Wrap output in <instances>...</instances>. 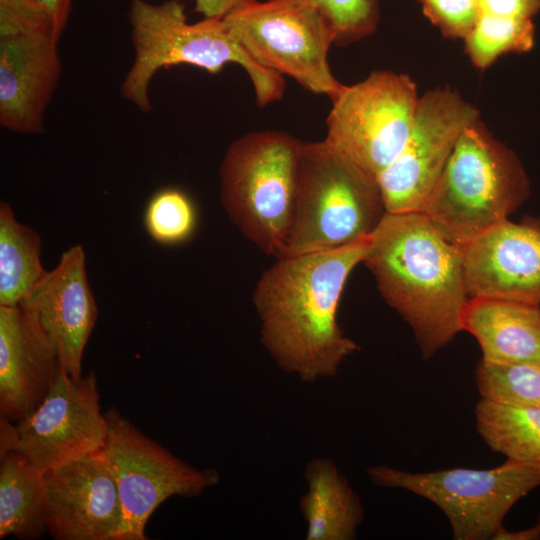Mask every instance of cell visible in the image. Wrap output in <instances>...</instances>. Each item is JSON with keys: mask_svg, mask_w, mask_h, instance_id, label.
I'll list each match as a JSON object with an SVG mask.
<instances>
[{"mask_svg": "<svg viewBox=\"0 0 540 540\" xmlns=\"http://www.w3.org/2000/svg\"><path fill=\"white\" fill-rule=\"evenodd\" d=\"M304 142L283 131L248 132L227 148L220 201L232 223L266 255L283 257L295 217Z\"/></svg>", "mask_w": 540, "mask_h": 540, "instance_id": "cell-5", "label": "cell"}, {"mask_svg": "<svg viewBox=\"0 0 540 540\" xmlns=\"http://www.w3.org/2000/svg\"><path fill=\"white\" fill-rule=\"evenodd\" d=\"M536 524L540 527V517H539L538 522Z\"/></svg>", "mask_w": 540, "mask_h": 540, "instance_id": "cell-31", "label": "cell"}, {"mask_svg": "<svg viewBox=\"0 0 540 540\" xmlns=\"http://www.w3.org/2000/svg\"><path fill=\"white\" fill-rule=\"evenodd\" d=\"M423 14L447 38L464 39L479 12L478 0H419Z\"/></svg>", "mask_w": 540, "mask_h": 540, "instance_id": "cell-27", "label": "cell"}, {"mask_svg": "<svg viewBox=\"0 0 540 540\" xmlns=\"http://www.w3.org/2000/svg\"><path fill=\"white\" fill-rule=\"evenodd\" d=\"M481 12L529 19L540 13V0H478Z\"/></svg>", "mask_w": 540, "mask_h": 540, "instance_id": "cell-28", "label": "cell"}, {"mask_svg": "<svg viewBox=\"0 0 540 540\" xmlns=\"http://www.w3.org/2000/svg\"><path fill=\"white\" fill-rule=\"evenodd\" d=\"M530 194L517 155L478 119L461 133L421 212L462 246L508 219Z\"/></svg>", "mask_w": 540, "mask_h": 540, "instance_id": "cell-4", "label": "cell"}, {"mask_svg": "<svg viewBox=\"0 0 540 540\" xmlns=\"http://www.w3.org/2000/svg\"><path fill=\"white\" fill-rule=\"evenodd\" d=\"M52 20L33 0H0V124L25 135L44 131L62 75Z\"/></svg>", "mask_w": 540, "mask_h": 540, "instance_id": "cell-9", "label": "cell"}, {"mask_svg": "<svg viewBox=\"0 0 540 540\" xmlns=\"http://www.w3.org/2000/svg\"><path fill=\"white\" fill-rule=\"evenodd\" d=\"M470 297L540 305V221L508 219L460 246Z\"/></svg>", "mask_w": 540, "mask_h": 540, "instance_id": "cell-16", "label": "cell"}, {"mask_svg": "<svg viewBox=\"0 0 540 540\" xmlns=\"http://www.w3.org/2000/svg\"><path fill=\"white\" fill-rule=\"evenodd\" d=\"M106 437L95 373L75 380L61 368L32 413L15 425L1 416L0 455L14 451L45 473L99 451Z\"/></svg>", "mask_w": 540, "mask_h": 540, "instance_id": "cell-12", "label": "cell"}, {"mask_svg": "<svg viewBox=\"0 0 540 540\" xmlns=\"http://www.w3.org/2000/svg\"><path fill=\"white\" fill-rule=\"evenodd\" d=\"M0 459V537L40 538L47 531L44 472L14 451Z\"/></svg>", "mask_w": 540, "mask_h": 540, "instance_id": "cell-20", "label": "cell"}, {"mask_svg": "<svg viewBox=\"0 0 540 540\" xmlns=\"http://www.w3.org/2000/svg\"><path fill=\"white\" fill-rule=\"evenodd\" d=\"M107 437L99 453L115 478L122 506L118 540H144L146 524L173 496L196 497L217 485L219 473L184 462L141 432L116 409L105 413Z\"/></svg>", "mask_w": 540, "mask_h": 540, "instance_id": "cell-10", "label": "cell"}, {"mask_svg": "<svg viewBox=\"0 0 540 540\" xmlns=\"http://www.w3.org/2000/svg\"><path fill=\"white\" fill-rule=\"evenodd\" d=\"M231 36L263 68L334 99L344 87L328 62L333 30L314 0H249L222 18Z\"/></svg>", "mask_w": 540, "mask_h": 540, "instance_id": "cell-7", "label": "cell"}, {"mask_svg": "<svg viewBox=\"0 0 540 540\" xmlns=\"http://www.w3.org/2000/svg\"><path fill=\"white\" fill-rule=\"evenodd\" d=\"M194 10L204 18L222 19L249 0H193Z\"/></svg>", "mask_w": 540, "mask_h": 540, "instance_id": "cell-30", "label": "cell"}, {"mask_svg": "<svg viewBox=\"0 0 540 540\" xmlns=\"http://www.w3.org/2000/svg\"><path fill=\"white\" fill-rule=\"evenodd\" d=\"M55 349L20 306H0V411L20 421L44 400L60 373Z\"/></svg>", "mask_w": 540, "mask_h": 540, "instance_id": "cell-17", "label": "cell"}, {"mask_svg": "<svg viewBox=\"0 0 540 540\" xmlns=\"http://www.w3.org/2000/svg\"><path fill=\"white\" fill-rule=\"evenodd\" d=\"M128 20L134 60L121 84V95L140 111L152 110L149 89L154 75L179 64L212 74L227 63L239 64L252 83L259 107L282 99L283 76L257 64L231 36L223 19L189 23L179 0H130Z\"/></svg>", "mask_w": 540, "mask_h": 540, "instance_id": "cell-3", "label": "cell"}, {"mask_svg": "<svg viewBox=\"0 0 540 540\" xmlns=\"http://www.w3.org/2000/svg\"><path fill=\"white\" fill-rule=\"evenodd\" d=\"M418 99L408 75L374 71L331 100L325 140L378 178L404 148Z\"/></svg>", "mask_w": 540, "mask_h": 540, "instance_id": "cell-11", "label": "cell"}, {"mask_svg": "<svg viewBox=\"0 0 540 540\" xmlns=\"http://www.w3.org/2000/svg\"><path fill=\"white\" fill-rule=\"evenodd\" d=\"M475 418L491 450L540 468V408L480 398Z\"/></svg>", "mask_w": 540, "mask_h": 540, "instance_id": "cell-21", "label": "cell"}, {"mask_svg": "<svg viewBox=\"0 0 540 540\" xmlns=\"http://www.w3.org/2000/svg\"><path fill=\"white\" fill-rule=\"evenodd\" d=\"M197 223L198 213L192 199L176 187H165L153 193L143 213L147 234L163 246H178L189 241Z\"/></svg>", "mask_w": 540, "mask_h": 540, "instance_id": "cell-24", "label": "cell"}, {"mask_svg": "<svg viewBox=\"0 0 540 540\" xmlns=\"http://www.w3.org/2000/svg\"><path fill=\"white\" fill-rule=\"evenodd\" d=\"M475 382L481 398L540 408V363L496 364L481 359Z\"/></svg>", "mask_w": 540, "mask_h": 540, "instance_id": "cell-25", "label": "cell"}, {"mask_svg": "<svg viewBox=\"0 0 540 540\" xmlns=\"http://www.w3.org/2000/svg\"><path fill=\"white\" fill-rule=\"evenodd\" d=\"M463 40L472 64L484 70L504 54L529 52L535 44V26L533 20L480 11Z\"/></svg>", "mask_w": 540, "mask_h": 540, "instance_id": "cell-23", "label": "cell"}, {"mask_svg": "<svg viewBox=\"0 0 540 540\" xmlns=\"http://www.w3.org/2000/svg\"><path fill=\"white\" fill-rule=\"evenodd\" d=\"M462 331L473 335L482 360L496 364L540 363V305L524 301L470 297Z\"/></svg>", "mask_w": 540, "mask_h": 540, "instance_id": "cell-18", "label": "cell"}, {"mask_svg": "<svg viewBox=\"0 0 540 540\" xmlns=\"http://www.w3.org/2000/svg\"><path fill=\"white\" fill-rule=\"evenodd\" d=\"M45 522L57 540H118L122 506L99 451L44 473Z\"/></svg>", "mask_w": 540, "mask_h": 540, "instance_id": "cell-14", "label": "cell"}, {"mask_svg": "<svg viewBox=\"0 0 540 540\" xmlns=\"http://www.w3.org/2000/svg\"><path fill=\"white\" fill-rule=\"evenodd\" d=\"M363 263L386 303L411 327L424 359L462 331L469 296L461 249L424 214L386 212Z\"/></svg>", "mask_w": 540, "mask_h": 540, "instance_id": "cell-2", "label": "cell"}, {"mask_svg": "<svg viewBox=\"0 0 540 540\" xmlns=\"http://www.w3.org/2000/svg\"><path fill=\"white\" fill-rule=\"evenodd\" d=\"M42 241L20 223L12 207L0 203V306H17L44 278Z\"/></svg>", "mask_w": 540, "mask_h": 540, "instance_id": "cell-22", "label": "cell"}, {"mask_svg": "<svg viewBox=\"0 0 540 540\" xmlns=\"http://www.w3.org/2000/svg\"><path fill=\"white\" fill-rule=\"evenodd\" d=\"M385 214L377 178L325 139L304 142L295 217L283 257L369 237Z\"/></svg>", "mask_w": 540, "mask_h": 540, "instance_id": "cell-6", "label": "cell"}, {"mask_svg": "<svg viewBox=\"0 0 540 540\" xmlns=\"http://www.w3.org/2000/svg\"><path fill=\"white\" fill-rule=\"evenodd\" d=\"M306 492L299 507L306 540H353L364 518L358 494L330 458L315 457L305 466Z\"/></svg>", "mask_w": 540, "mask_h": 540, "instance_id": "cell-19", "label": "cell"}, {"mask_svg": "<svg viewBox=\"0 0 540 540\" xmlns=\"http://www.w3.org/2000/svg\"><path fill=\"white\" fill-rule=\"evenodd\" d=\"M20 306L55 349L61 368L71 378L81 379L84 350L98 316L82 246L66 250Z\"/></svg>", "mask_w": 540, "mask_h": 540, "instance_id": "cell-15", "label": "cell"}, {"mask_svg": "<svg viewBox=\"0 0 540 540\" xmlns=\"http://www.w3.org/2000/svg\"><path fill=\"white\" fill-rule=\"evenodd\" d=\"M479 111L454 89L419 97L408 140L378 176L386 212H419L439 180L463 130Z\"/></svg>", "mask_w": 540, "mask_h": 540, "instance_id": "cell-13", "label": "cell"}, {"mask_svg": "<svg viewBox=\"0 0 540 540\" xmlns=\"http://www.w3.org/2000/svg\"><path fill=\"white\" fill-rule=\"evenodd\" d=\"M49 14L54 31L60 39L71 13L72 0H33Z\"/></svg>", "mask_w": 540, "mask_h": 540, "instance_id": "cell-29", "label": "cell"}, {"mask_svg": "<svg viewBox=\"0 0 540 540\" xmlns=\"http://www.w3.org/2000/svg\"><path fill=\"white\" fill-rule=\"evenodd\" d=\"M327 18L336 45L371 35L379 22L378 0H314Z\"/></svg>", "mask_w": 540, "mask_h": 540, "instance_id": "cell-26", "label": "cell"}, {"mask_svg": "<svg viewBox=\"0 0 540 540\" xmlns=\"http://www.w3.org/2000/svg\"><path fill=\"white\" fill-rule=\"evenodd\" d=\"M372 483L399 488L435 504L456 540L495 539L509 510L540 486V468L506 459L491 469L408 472L386 465L367 469Z\"/></svg>", "mask_w": 540, "mask_h": 540, "instance_id": "cell-8", "label": "cell"}, {"mask_svg": "<svg viewBox=\"0 0 540 540\" xmlns=\"http://www.w3.org/2000/svg\"><path fill=\"white\" fill-rule=\"evenodd\" d=\"M369 241L277 258L261 274L253 291L260 341L284 372L308 383L331 378L359 350L340 328L337 311Z\"/></svg>", "mask_w": 540, "mask_h": 540, "instance_id": "cell-1", "label": "cell"}]
</instances>
